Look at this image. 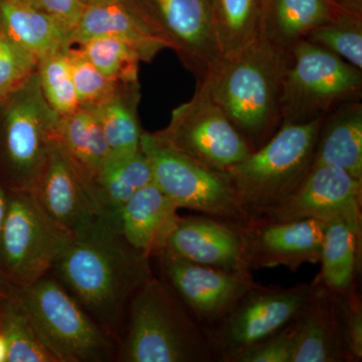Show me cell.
Instances as JSON below:
<instances>
[{"instance_id": "obj_1", "label": "cell", "mask_w": 362, "mask_h": 362, "mask_svg": "<svg viewBox=\"0 0 362 362\" xmlns=\"http://www.w3.org/2000/svg\"><path fill=\"white\" fill-rule=\"evenodd\" d=\"M149 258L131 246L115 221L105 216L74 235L52 270L86 312L114 337L131 299L152 277Z\"/></svg>"}, {"instance_id": "obj_2", "label": "cell", "mask_w": 362, "mask_h": 362, "mask_svg": "<svg viewBox=\"0 0 362 362\" xmlns=\"http://www.w3.org/2000/svg\"><path fill=\"white\" fill-rule=\"evenodd\" d=\"M288 52L259 37L232 54H221L197 83L252 151L282 126L281 94Z\"/></svg>"}, {"instance_id": "obj_3", "label": "cell", "mask_w": 362, "mask_h": 362, "mask_svg": "<svg viewBox=\"0 0 362 362\" xmlns=\"http://www.w3.org/2000/svg\"><path fill=\"white\" fill-rule=\"evenodd\" d=\"M216 354L204 327L168 283L152 276L137 290L129 304L121 361L207 362Z\"/></svg>"}, {"instance_id": "obj_4", "label": "cell", "mask_w": 362, "mask_h": 362, "mask_svg": "<svg viewBox=\"0 0 362 362\" xmlns=\"http://www.w3.org/2000/svg\"><path fill=\"white\" fill-rule=\"evenodd\" d=\"M323 118L283 124L263 146L226 170L238 199L254 220L289 199L309 175Z\"/></svg>"}, {"instance_id": "obj_5", "label": "cell", "mask_w": 362, "mask_h": 362, "mask_svg": "<svg viewBox=\"0 0 362 362\" xmlns=\"http://www.w3.org/2000/svg\"><path fill=\"white\" fill-rule=\"evenodd\" d=\"M14 288L37 337L57 362H102L114 356L113 337L58 280L45 276Z\"/></svg>"}, {"instance_id": "obj_6", "label": "cell", "mask_w": 362, "mask_h": 362, "mask_svg": "<svg viewBox=\"0 0 362 362\" xmlns=\"http://www.w3.org/2000/svg\"><path fill=\"white\" fill-rule=\"evenodd\" d=\"M361 97L362 70L307 40L288 52L281 94L282 125L310 122Z\"/></svg>"}, {"instance_id": "obj_7", "label": "cell", "mask_w": 362, "mask_h": 362, "mask_svg": "<svg viewBox=\"0 0 362 362\" xmlns=\"http://www.w3.org/2000/svg\"><path fill=\"white\" fill-rule=\"evenodd\" d=\"M73 237L52 220L33 192H11L0 233L2 282L21 288L45 277Z\"/></svg>"}, {"instance_id": "obj_8", "label": "cell", "mask_w": 362, "mask_h": 362, "mask_svg": "<svg viewBox=\"0 0 362 362\" xmlns=\"http://www.w3.org/2000/svg\"><path fill=\"white\" fill-rule=\"evenodd\" d=\"M140 149L148 159L153 182L178 209H187L244 228L254 218L245 211L228 173L214 170L154 137L142 134Z\"/></svg>"}, {"instance_id": "obj_9", "label": "cell", "mask_w": 362, "mask_h": 362, "mask_svg": "<svg viewBox=\"0 0 362 362\" xmlns=\"http://www.w3.org/2000/svg\"><path fill=\"white\" fill-rule=\"evenodd\" d=\"M153 136L183 156L221 173L252 152L223 111L199 86L194 98L173 112L168 129Z\"/></svg>"}, {"instance_id": "obj_10", "label": "cell", "mask_w": 362, "mask_h": 362, "mask_svg": "<svg viewBox=\"0 0 362 362\" xmlns=\"http://www.w3.org/2000/svg\"><path fill=\"white\" fill-rule=\"evenodd\" d=\"M311 289V285L290 289L254 286L214 324V329L204 328L214 351L228 361L247 347L276 334L294 321Z\"/></svg>"}, {"instance_id": "obj_11", "label": "cell", "mask_w": 362, "mask_h": 362, "mask_svg": "<svg viewBox=\"0 0 362 362\" xmlns=\"http://www.w3.org/2000/svg\"><path fill=\"white\" fill-rule=\"evenodd\" d=\"M30 83L6 114L4 151L14 176L13 192L35 190L61 119L42 98L40 78Z\"/></svg>"}, {"instance_id": "obj_12", "label": "cell", "mask_w": 362, "mask_h": 362, "mask_svg": "<svg viewBox=\"0 0 362 362\" xmlns=\"http://www.w3.org/2000/svg\"><path fill=\"white\" fill-rule=\"evenodd\" d=\"M33 192L52 220L73 235L107 216L92 180L56 139L47 145L44 168Z\"/></svg>"}, {"instance_id": "obj_13", "label": "cell", "mask_w": 362, "mask_h": 362, "mask_svg": "<svg viewBox=\"0 0 362 362\" xmlns=\"http://www.w3.org/2000/svg\"><path fill=\"white\" fill-rule=\"evenodd\" d=\"M362 180L337 166L312 168L296 192L263 220L287 221L316 218L344 221L361 239Z\"/></svg>"}, {"instance_id": "obj_14", "label": "cell", "mask_w": 362, "mask_h": 362, "mask_svg": "<svg viewBox=\"0 0 362 362\" xmlns=\"http://www.w3.org/2000/svg\"><path fill=\"white\" fill-rule=\"evenodd\" d=\"M166 283L197 319L209 327L218 322L255 284L250 271H228L168 255H157Z\"/></svg>"}, {"instance_id": "obj_15", "label": "cell", "mask_w": 362, "mask_h": 362, "mask_svg": "<svg viewBox=\"0 0 362 362\" xmlns=\"http://www.w3.org/2000/svg\"><path fill=\"white\" fill-rule=\"evenodd\" d=\"M140 14L150 30L180 52L197 83L221 57L206 0H145Z\"/></svg>"}, {"instance_id": "obj_16", "label": "cell", "mask_w": 362, "mask_h": 362, "mask_svg": "<svg viewBox=\"0 0 362 362\" xmlns=\"http://www.w3.org/2000/svg\"><path fill=\"white\" fill-rule=\"evenodd\" d=\"M325 226L316 218L252 221L240 228L250 270L283 266L296 272L304 264L319 263Z\"/></svg>"}, {"instance_id": "obj_17", "label": "cell", "mask_w": 362, "mask_h": 362, "mask_svg": "<svg viewBox=\"0 0 362 362\" xmlns=\"http://www.w3.org/2000/svg\"><path fill=\"white\" fill-rule=\"evenodd\" d=\"M159 254L223 270L250 271L240 228L211 216H178Z\"/></svg>"}, {"instance_id": "obj_18", "label": "cell", "mask_w": 362, "mask_h": 362, "mask_svg": "<svg viewBox=\"0 0 362 362\" xmlns=\"http://www.w3.org/2000/svg\"><path fill=\"white\" fill-rule=\"evenodd\" d=\"M292 322L293 352L290 362L352 361L330 292L318 281Z\"/></svg>"}, {"instance_id": "obj_19", "label": "cell", "mask_w": 362, "mask_h": 362, "mask_svg": "<svg viewBox=\"0 0 362 362\" xmlns=\"http://www.w3.org/2000/svg\"><path fill=\"white\" fill-rule=\"evenodd\" d=\"M175 202L151 182L138 190L115 216L119 232L135 249L157 255L178 218Z\"/></svg>"}, {"instance_id": "obj_20", "label": "cell", "mask_w": 362, "mask_h": 362, "mask_svg": "<svg viewBox=\"0 0 362 362\" xmlns=\"http://www.w3.org/2000/svg\"><path fill=\"white\" fill-rule=\"evenodd\" d=\"M71 35L73 42L80 44L102 37L128 40L140 52L142 61H149L157 52L168 47L150 30L140 14L131 11L121 0H102L85 4Z\"/></svg>"}, {"instance_id": "obj_21", "label": "cell", "mask_w": 362, "mask_h": 362, "mask_svg": "<svg viewBox=\"0 0 362 362\" xmlns=\"http://www.w3.org/2000/svg\"><path fill=\"white\" fill-rule=\"evenodd\" d=\"M342 13L345 11L329 0H265L259 37L289 52L314 28L337 20Z\"/></svg>"}, {"instance_id": "obj_22", "label": "cell", "mask_w": 362, "mask_h": 362, "mask_svg": "<svg viewBox=\"0 0 362 362\" xmlns=\"http://www.w3.org/2000/svg\"><path fill=\"white\" fill-rule=\"evenodd\" d=\"M331 165L362 180V103L349 102L323 118L312 168Z\"/></svg>"}, {"instance_id": "obj_23", "label": "cell", "mask_w": 362, "mask_h": 362, "mask_svg": "<svg viewBox=\"0 0 362 362\" xmlns=\"http://www.w3.org/2000/svg\"><path fill=\"white\" fill-rule=\"evenodd\" d=\"M0 23L9 39L39 62L68 51L73 42L71 30L56 18L11 0L0 2Z\"/></svg>"}, {"instance_id": "obj_24", "label": "cell", "mask_w": 362, "mask_h": 362, "mask_svg": "<svg viewBox=\"0 0 362 362\" xmlns=\"http://www.w3.org/2000/svg\"><path fill=\"white\" fill-rule=\"evenodd\" d=\"M151 182V166L141 149L129 156H107L93 180L98 201L110 218H115L125 202Z\"/></svg>"}, {"instance_id": "obj_25", "label": "cell", "mask_w": 362, "mask_h": 362, "mask_svg": "<svg viewBox=\"0 0 362 362\" xmlns=\"http://www.w3.org/2000/svg\"><path fill=\"white\" fill-rule=\"evenodd\" d=\"M361 240L344 221L335 218L326 221L319 261L321 273L316 280L331 293L354 291Z\"/></svg>"}, {"instance_id": "obj_26", "label": "cell", "mask_w": 362, "mask_h": 362, "mask_svg": "<svg viewBox=\"0 0 362 362\" xmlns=\"http://www.w3.org/2000/svg\"><path fill=\"white\" fill-rule=\"evenodd\" d=\"M265 0H209L221 54H232L259 37Z\"/></svg>"}, {"instance_id": "obj_27", "label": "cell", "mask_w": 362, "mask_h": 362, "mask_svg": "<svg viewBox=\"0 0 362 362\" xmlns=\"http://www.w3.org/2000/svg\"><path fill=\"white\" fill-rule=\"evenodd\" d=\"M0 334L7 344L6 362H57L40 341L16 288L0 285Z\"/></svg>"}, {"instance_id": "obj_28", "label": "cell", "mask_w": 362, "mask_h": 362, "mask_svg": "<svg viewBox=\"0 0 362 362\" xmlns=\"http://www.w3.org/2000/svg\"><path fill=\"white\" fill-rule=\"evenodd\" d=\"M56 140L90 180L109 154L101 124L92 110H78L59 119Z\"/></svg>"}, {"instance_id": "obj_29", "label": "cell", "mask_w": 362, "mask_h": 362, "mask_svg": "<svg viewBox=\"0 0 362 362\" xmlns=\"http://www.w3.org/2000/svg\"><path fill=\"white\" fill-rule=\"evenodd\" d=\"M81 52L98 70L114 82L137 83L140 52L128 40L102 37L82 42Z\"/></svg>"}, {"instance_id": "obj_30", "label": "cell", "mask_w": 362, "mask_h": 362, "mask_svg": "<svg viewBox=\"0 0 362 362\" xmlns=\"http://www.w3.org/2000/svg\"><path fill=\"white\" fill-rule=\"evenodd\" d=\"M92 112L103 129L109 147L108 156H129L140 149L142 133L131 107L110 98L95 105Z\"/></svg>"}, {"instance_id": "obj_31", "label": "cell", "mask_w": 362, "mask_h": 362, "mask_svg": "<svg viewBox=\"0 0 362 362\" xmlns=\"http://www.w3.org/2000/svg\"><path fill=\"white\" fill-rule=\"evenodd\" d=\"M305 40L362 70L361 16L342 13L337 20L314 28Z\"/></svg>"}, {"instance_id": "obj_32", "label": "cell", "mask_w": 362, "mask_h": 362, "mask_svg": "<svg viewBox=\"0 0 362 362\" xmlns=\"http://www.w3.org/2000/svg\"><path fill=\"white\" fill-rule=\"evenodd\" d=\"M40 63V86L52 110L62 116L78 110L81 104L71 78L68 51L52 54Z\"/></svg>"}, {"instance_id": "obj_33", "label": "cell", "mask_w": 362, "mask_h": 362, "mask_svg": "<svg viewBox=\"0 0 362 362\" xmlns=\"http://www.w3.org/2000/svg\"><path fill=\"white\" fill-rule=\"evenodd\" d=\"M39 59L13 42L0 28V99L28 82Z\"/></svg>"}, {"instance_id": "obj_34", "label": "cell", "mask_w": 362, "mask_h": 362, "mask_svg": "<svg viewBox=\"0 0 362 362\" xmlns=\"http://www.w3.org/2000/svg\"><path fill=\"white\" fill-rule=\"evenodd\" d=\"M71 78L81 105H96L110 99L114 81L105 77L81 51H69Z\"/></svg>"}, {"instance_id": "obj_35", "label": "cell", "mask_w": 362, "mask_h": 362, "mask_svg": "<svg viewBox=\"0 0 362 362\" xmlns=\"http://www.w3.org/2000/svg\"><path fill=\"white\" fill-rule=\"evenodd\" d=\"M330 294L350 356H351L352 361H361L362 358L361 301L354 291L346 293V294H335V293L330 292Z\"/></svg>"}, {"instance_id": "obj_36", "label": "cell", "mask_w": 362, "mask_h": 362, "mask_svg": "<svg viewBox=\"0 0 362 362\" xmlns=\"http://www.w3.org/2000/svg\"><path fill=\"white\" fill-rule=\"evenodd\" d=\"M293 352L292 323L276 334L233 356V362H290Z\"/></svg>"}, {"instance_id": "obj_37", "label": "cell", "mask_w": 362, "mask_h": 362, "mask_svg": "<svg viewBox=\"0 0 362 362\" xmlns=\"http://www.w3.org/2000/svg\"><path fill=\"white\" fill-rule=\"evenodd\" d=\"M56 18L73 32L80 20L85 4L82 0H11Z\"/></svg>"}, {"instance_id": "obj_38", "label": "cell", "mask_w": 362, "mask_h": 362, "mask_svg": "<svg viewBox=\"0 0 362 362\" xmlns=\"http://www.w3.org/2000/svg\"><path fill=\"white\" fill-rule=\"evenodd\" d=\"M340 11L362 18V0H329Z\"/></svg>"}, {"instance_id": "obj_39", "label": "cell", "mask_w": 362, "mask_h": 362, "mask_svg": "<svg viewBox=\"0 0 362 362\" xmlns=\"http://www.w3.org/2000/svg\"><path fill=\"white\" fill-rule=\"evenodd\" d=\"M7 194L6 190L0 185V233H1L2 226H4V218H6L7 206ZM4 284L0 277V285Z\"/></svg>"}, {"instance_id": "obj_40", "label": "cell", "mask_w": 362, "mask_h": 362, "mask_svg": "<svg viewBox=\"0 0 362 362\" xmlns=\"http://www.w3.org/2000/svg\"><path fill=\"white\" fill-rule=\"evenodd\" d=\"M7 344L6 339L0 334V362H6Z\"/></svg>"}, {"instance_id": "obj_41", "label": "cell", "mask_w": 362, "mask_h": 362, "mask_svg": "<svg viewBox=\"0 0 362 362\" xmlns=\"http://www.w3.org/2000/svg\"><path fill=\"white\" fill-rule=\"evenodd\" d=\"M102 1V0H85L84 4H92V2Z\"/></svg>"}, {"instance_id": "obj_42", "label": "cell", "mask_w": 362, "mask_h": 362, "mask_svg": "<svg viewBox=\"0 0 362 362\" xmlns=\"http://www.w3.org/2000/svg\"><path fill=\"white\" fill-rule=\"evenodd\" d=\"M206 1L207 2V4H209V0H206Z\"/></svg>"}]
</instances>
